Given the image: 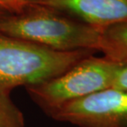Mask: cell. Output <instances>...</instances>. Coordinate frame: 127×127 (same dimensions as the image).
Masks as SVG:
<instances>
[{"mask_svg": "<svg viewBox=\"0 0 127 127\" xmlns=\"http://www.w3.org/2000/svg\"><path fill=\"white\" fill-rule=\"evenodd\" d=\"M28 7L26 0H0V11L6 14H17Z\"/></svg>", "mask_w": 127, "mask_h": 127, "instance_id": "cell-8", "label": "cell"}, {"mask_svg": "<svg viewBox=\"0 0 127 127\" xmlns=\"http://www.w3.org/2000/svg\"><path fill=\"white\" fill-rule=\"evenodd\" d=\"M121 66L104 57L90 55L62 75L26 90L48 115L68 102L112 88Z\"/></svg>", "mask_w": 127, "mask_h": 127, "instance_id": "cell-3", "label": "cell"}, {"mask_svg": "<svg viewBox=\"0 0 127 127\" xmlns=\"http://www.w3.org/2000/svg\"><path fill=\"white\" fill-rule=\"evenodd\" d=\"M0 127H26L21 111L10 96L0 94Z\"/></svg>", "mask_w": 127, "mask_h": 127, "instance_id": "cell-7", "label": "cell"}, {"mask_svg": "<svg viewBox=\"0 0 127 127\" xmlns=\"http://www.w3.org/2000/svg\"><path fill=\"white\" fill-rule=\"evenodd\" d=\"M95 51L58 52L0 33V94L55 78Z\"/></svg>", "mask_w": 127, "mask_h": 127, "instance_id": "cell-2", "label": "cell"}, {"mask_svg": "<svg viewBox=\"0 0 127 127\" xmlns=\"http://www.w3.org/2000/svg\"><path fill=\"white\" fill-rule=\"evenodd\" d=\"M0 33L58 52L100 50L102 30L46 7L28 5L0 17Z\"/></svg>", "mask_w": 127, "mask_h": 127, "instance_id": "cell-1", "label": "cell"}, {"mask_svg": "<svg viewBox=\"0 0 127 127\" xmlns=\"http://www.w3.org/2000/svg\"><path fill=\"white\" fill-rule=\"evenodd\" d=\"M98 30L127 20V0H26Z\"/></svg>", "mask_w": 127, "mask_h": 127, "instance_id": "cell-5", "label": "cell"}, {"mask_svg": "<svg viewBox=\"0 0 127 127\" xmlns=\"http://www.w3.org/2000/svg\"><path fill=\"white\" fill-rule=\"evenodd\" d=\"M6 14V13H4V12H1V11H0V17H1V16H2V15H5Z\"/></svg>", "mask_w": 127, "mask_h": 127, "instance_id": "cell-10", "label": "cell"}, {"mask_svg": "<svg viewBox=\"0 0 127 127\" xmlns=\"http://www.w3.org/2000/svg\"><path fill=\"white\" fill-rule=\"evenodd\" d=\"M48 115L80 127H127V92L109 88L68 102Z\"/></svg>", "mask_w": 127, "mask_h": 127, "instance_id": "cell-4", "label": "cell"}, {"mask_svg": "<svg viewBox=\"0 0 127 127\" xmlns=\"http://www.w3.org/2000/svg\"><path fill=\"white\" fill-rule=\"evenodd\" d=\"M99 52L113 63L127 64V20L102 30Z\"/></svg>", "mask_w": 127, "mask_h": 127, "instance_id": "cell-6", "label": "cell"}, {"mask_svg": "<svg viewBox=\"0 0 127 127\" xmlns=\"http://www.w3.org/2000/svg\"><path fill=\"white\" fill-rule=\"evenodd\" d=\"M112 88L127 92V64L121 65L118 69Z\"/></svg>", "mask_w": 127, "mask_h": 127, "instance_id": "cell-9", "label": "cell"}]
</instances>
